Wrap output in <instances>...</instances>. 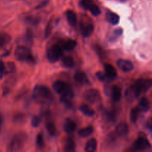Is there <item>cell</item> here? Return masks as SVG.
<instances>
[{
  "mask_svg": "<svg viewBox=\"0 0 152 152\" xmlns=\"http://www.w3.org/2000/svg\"><path fill=\"white\" fill-rule=\"evenodd\" d=\"M80 4H81L83 8L88 10L94 16H96L100 14V9L94 2L93 0H82L80 1Z\"/></svg>",
  "mask_w": 152,
  "mask_h": 152,
  "instance_id": "obj_8",
  "label": "cell"
},
{
  "mask_svg": "<svg viewBox=\"0 0 152 152\" xmlns=\"http://www.w3.org/2000/svg\"><path fill=\"white\" fill-rule=\"evenodd\" d=\"M94 25L90 22H83L80 24V31H81L82 35L85 37H88L93 34Z\"/></svg>",
  "mask_w": 152,
  "mask_h": 152,
  "instance_id": "obj_11",
  "label": "cell"
},
{
  "mask_svg": "<svg viewBox=\"0 0 152 152\" xmlns=\"http://www.w3.org/2000/svg\"><path fill=\"white\" fill-rule=\"evenodd\" d=\"M53 88L56 93L62 95V101L67 105L71 104L74 97V92L68 83L61 80H56L53 83Z\"/></svg>",
  "mask_w": 152,
  "mask_h": 152,
  "instance_id": "obj_3",
  "label": "cell"
},
{
  "mask_svg": "<svg viewBox=\"0 0 152 152\" xmlns=\"http://www.w3.org/2000/svg\"><path fill=\"white\" fill-rule=\"evenodd\" d=\"M15 56L16 59L21 62H28L35 63V59L33 56L31 50L26 46L19 45L15 50Z\"/></svg>",
  "mask_w": 152,
  "mask_h": 152,
  "instance_id": "obj_5",
  "label": "cell"
},
{
  "mask_svg": "<svg viewBox=\"0 0 152 152\" xmlns=\"http://www.w3.org/2000/svg\"><path fill=\"white\" fill-rule=\"evenodd\" d=\"M105 19L111 25H117L120 22V16L118 14L112 11H107L105 14Z\"/></svg>",
  "mask_w": 152,
  "mask_h": 152,
  "instance_id": "obj_15",
  "label": "cell"
},
{
  "mask_svg": "<svg viewBox=\"0 0 152 152\" xmlns=\"http://www.w3.org/2000/svg\"><path fill=\"white\" fill-rule=\"evenodd\" d=\"M47 2H48V1H43V2L41 4H39V5L37 6V7H36V8H41V7H43V6L46 5V4H47Z\"/></svg>",
  "mask_w": 152,
  "mask_h": 152,
  "instance_id": "obj_40",
  "label": "cell"
},
{
  "mask_svg": "<svg viewBox=\"0 0 152 152\" xmlns=\"http://www.w3.org/2000/svg\"><path fill=\"white\" fill-rule=\"evenodd\" d=\"M139 107L141 111L147 112L150 108L149 100L146 97H142L139 102Z\"/></svg>",
  "mask_w": 152,
  "mask_h": 152,
  "instance_id": "obj_26",
  "label": "cell"
},
{
  "mask_svg": "<svg viewBox=\"0 0 152 152\" xmlns=\"http://www.w3.org/2000/svg\"><path fill=\"white\" fill-rule=\"evenodd\" d=\"M97 148V141L95 138L89 140L86 145L85 151L86 152H94Z\"/></svg>",
  "mask_w": 152,
  "mask_h": 152,
  "instance_id": "obj_20",
  "label": "cell"
},
{
  "mask_svg": "<svg viewBox=\"0 0 152 152\" xmlns=\"http://www.w3.org/2000/svg\"><path fill=\"white\" fill-rule=\"evenodd\" d=\"M74 80L79 84L81 85H86L89 83V80L88 78L87 75L83 71H78L74 74Z\"/></svg>",
  "mask_w": 152,
  "mask_h": 152,
  "instance_id": "obj_14",
  "label": "cell"
},
{
  "mask_svg": "<svg viewBox=\"0 0 152 152\" xmlns=\"http://www.w3.org/2000/svg\"><path fill=\"white\" fill-rule=\"evenodd\" d=\"M117 65L121 71L124 72H129L134 69V65L130 60L120 59L117 60Z\"/></svg>",
  "mask_w": 152,
  "mask_h": 152,
  "instance_id": "obj_12",
  "label": "cell"
},
{
  "mask_svg": "<svg viewBox=\"0 0 152 152\" xmlns=\"http://www.w3.org/2000/svg\"><path fill=\"white\" fill-rule=\"evenodd\" d=\"M37 145H38L39 148H42L44 147V145H45L44 138H43V135L42 133H39L38 135H37Z\"/></svg>",
  "mask_w": 152,
  "mask_h": 152,
  "instance_id": "obj_31",
  "label": "cell"
},
{
  "mask_svg": "<svg viewBox=\"0 0 152 152\" xmlns=\"http://www.w3.org/2000/svg\"><path fill=\"white\" fill-rule=\"evenodd\" d=\"M80 110L83 114H85L86 116H88V117H92L95 113L94 110L91 107L89 106L88 105H86V104L82 105L80 107Z\"/></svg>",
  "mask_w": 152,
  "mask_h": 152,
  "instance_id": "obj_23",
  "label": "cell"
},
{
  "mask_svg": "<svg viewBox=\"0 0 152 152\" xmlns=\"http://www.w3.org/2000/svg\"><path fill=\"white\" fill-rule=\"evenodd\" d=\"M75 142L72 137H69L66 140L64 146V151L67 152H71L75 151Z\"/></svg>",
  "mask_w": 152,
  "mask_h": 152,
  "instance_id": "obj_22",
  "label": "cell"
},
{
  "mask_svg": "<svg viewBox=\"0 0 152 152\" xmlns=\"http://www.w3.org/2000/svg\"><path fill=\"white\" fill-rule=\"evenodd\" d=\"M148 128H149V129H151V119L150 118L149 120H148Z\"/></svg>",
  "mask_w": 152,
  "mask_h": 152,
  "instance_id": "obj_41",
  "label": "cell"
},
{
  "mask_svg": "<svg viewBox=\"0 0 152 152\" xmlns=\"http://www.w3.org/2000/svg\"><path fill=\"white\" fill-rule=\"evenodd\" d=\"M123 31L122 28H119L115 29L113 31L112 34H111V37H110V40H111V41H114V40H116L117 38H119V37L123 34Z\"/></svg>",
  "mask_w": 152,
  "mask_h": 152,
  "instance_id": "obj_30",
  "label": "cell"
},
{
  "mask_svg": "<svg viewBox=\"0 0 152 152\" xmlns=\"http://www.w3.org/2000/svg\"><path fill=\"white\" fill-rule=\"evenodd\" d=\"M46 129H47L48 132L50 134L51 136H54L56 133V126L53 122L48 121L46 123Z\"/></svg>",
  "mask_w": 152,
  "mask_h": 152,
  "instance_id": "obj_29",
  "label": "cell"
},
{
  "mask_svg": "<svg viewBox=\"0 0 152 152\" xmlns=\"http://www.w3.org/2000/svg\"><path fill=\"white\" fill-rule=\"evenodd\" d=\"M51 31H52V23H51V20H50L48 22V23L47 24V25H46L45 30V37L46 38L50 36V33H51Z\"/></svg>",
  "mask_w": 152,
  "mask_h": 152,
  "instance_id": "obj_33",
  "label": "cell"
},
{
  "mask_svg": "<svg viewBox=\"0 0 152 152\" xmlns=\"http://www.w3.org/2000/svg\"><path fill=\"white\" fill-rule=\"evenodd\" d=\"M33 99L37 103L46 105L52 102L53 99V94L48 86H37L33 91Z\"/></svg>",
  "mask_w": 152,
  "mask_h": 152,
  "instance_id": "obj_1",
  "label": "cell"
},
{
  "mask_svg": "<svg viewBox=\"0 0 152 152\" xmlns=\"http://www.w3.org/2000/svg\"><path fill=\"white\" fill-rule=\"evenodd\" d=\"M84 98L89 103L93 104L96 103L100 100L101 95L98 90L94 88H91L85 91Z\"/></svg>",
  "mask_w": 152,
  "mask_h": 152,
  "instance_id": "obj_7",
  "label": "cell"
},
{
  "mask_svg": "<svg viewBox=\"0 0 152 152\" xmlns=\"http://www.w3.org/2000/svg\"><path fill=\"white\" fill-rule=\"evenodd\" d=\"M15 71H16V65L13 62H7L6 63L4 62V69H3L4 76L12 74Z\"/></svg>",
  "mask_w": 152,
  "mask_h": 152,
  "instance_id": "obj_21",
  "label": "cell"
},
{
  "mask_svg": "<svg viewBox=\"0 0 152 152\" xmlns=\"http://www.w3.org/2000/svg\"><path fill=\"white\" fill-rule=\"evenodd\" d=\"M96 77H97L98 80H99L100 81H105L108 78V76L106 75L105 73L102 72V71H99V72L96 73Z\"/></svg>",
  "mask_w": 152,
  "mask_h": 152,
  "instance_id": "obj_34",
  "label": "cell"
},
{
  "mask_svg": "<svg viewBox=\"0 0 152 152\" xmlns=\"http://www.w3.org/2000/svg\"><path fill=\"white\" fill-rule=\"evenodd\" d=\"M62 64L66 68H73L75 65V61H74V58L72 56L67 55V56H65L62 58Z\"/></svg>",
  "mask_w": 152,
  "mask_h": 152,
  "instance_id": "obj_25",
  "label": "cell"
},
{
  "mask_svg": "<svg viewBox=\"0 0 152 152\" xmlns=\"http://www.w3.org/2000/svg\"><path fill=\"white\" fill-rule=\"evenodd\" d=\"M27 140H28V137L25 133L19 132V133L16 134L13 137L10 142H9L8 146H7V151L11 152L22 151L26 143Z\"/></svg>",
  "mask_w": 152,
  "mask_h": 152,
  "instance_id": "obj_4",
  "label": "cell"
},
{
  "mask_svg": "<svg viewBox=\"0 0 152 152\" xmlns=\"http://www.w3.org/2000/svg\"><path fill=\"white\" fill-rule=\"evenodd\" d=\"M151 86L150 79H140L126 91V96L129 99L137 98L142 94L146 92Z\"/></svg>",
  "mask_w": 152,
  "mask_h": 152,
  "instance_id": "obj_2",
  "label": "cell"
},
{
  "mask_svg": "<svg viewBox=\"0 0 152 152\" xmlns=\"http://www.w3.org/2000/svg\"><path fill=\"white\" fill-rule=\"evenodd\" d=\"M76 123L74 121L71 119L68 118L66 119V120L65 121V123H64V130L67 132V133H72L73 132H74L76 129Z\"/></svg>",
  "mask_w": 152,
  "mask_h": 152,
  "instance_id": "obj_18",
  "label": "cell"
},
{
  "mask_svg": "<svg viewBox=\"0 0 152 152\" xmlns=\"http://www.w3.org/2000/svg\"><path fill=\"white\" fill-rule=\"evenodd\" d=\"M10 36L6 33H0V48L4 47L10 41Z\"/></svg>",
  "mask_w": 152,
  "mask_h": 152,
  "instance_id": "obj_28",
  "label": "cell"
},
{
  "mask_svg": "<svg viewBox=\"0 0 152 152\" xmlns=\"http://www.w3.org/2000/svg\"><path fill=\"white\" fill-rule=\"evenodd\" d=\"M129 132V126L126 123H120L116 127L115 130L113 132L112 134L110 135L111 138L116 139L117 137H123L127 135Z\"/></svg>",
  "mask_w": 152,
  "mask_h": 152,
  "instance_id": "obj_9",
  "label": "cell"
},
{
  "mask_svg": "<svg viewBox=\"0 0 152 152\" xmlns=\"http://www.w3.org/2000/svg\"><path fill=\"white\" fill-rule=\"evenodd\" d=\"M77 42L74 39H69L67 40H62V41H61L59 43V46L62 48V50H73L77 46Z\"/></svg>",
  "mask_w": 152,
  "mask_h": 152,
  "instance_id": "obj_13",
  "label": "cell"
},
{
  "mask_svg": "<svg viewBox=\"0 0 152 152\" xmlns=\"http://www.w3.org/2000/svg\"><path fill=\"white\" fill-rule=\"evenodd\" d=\"M94 49H95V50L96 51V53H98V55H99V57L102 58V56H103V50H102V49L101 48L100 46H99L96 45L94 46Z\"/></svg>",
  "mask_w": 152,
  "mask_h": 152,
  "instance_id": "obj_37",
  "label": "cell"
},
{
  "mask_svg": "<svg viewBox=\"0 0 152 152\" xmlns=\"http://www.w3.org/2000/svg\"><path fill=\"white\" fill-rule=\"evenodd\" d=\"M2 124H3V116H2V114L0 113V134H1V132Z\"/></svg>",
  "mask_w": 152,
  "mask_h": 152,
  "instance_id": "obj_39",
  "label": "cell"
},
{
  "mask_svg": "<svg viewBox=\"0 0 152 152\" xmlns=\"http://www.w3.org/2000/svg\"><path fill=\"white\" fill-rule=\"evenodd\" d=\"M62 48L59 44H56L50 47L47 51V58L49 62L54 63L60 59L62 56Z\"/></svg>",
  "mask_w": 152,
  "mask_h": 152,
  "instance_id": "obj_6",
  "label": "cell"
},
{
  "mask_svg": "<svg viewBox=\"0 0 152 152\" xmlns=\"http://www.w3.org/2000/svg\"><path fill=\"white\" fill-rule=\"evenodd\" d=\"M40 122H41V120H40V117L39 116H34L32 117V120H31V125H32L33 127L37 128L40 124Z\"/></svg>",
  "mask_w": 152,
  "mask_h": 152,
  "instance_id": "obj_32",
  "label": "cell"
},
{
  "mask_svg": "<svg viewBox=\"0 0 152 152\" xmlns=\"http://www.w3.org/2000/svg\"><path fill=\"white\" fill-rule=\"evenodd\" d=\"M94 132V128L92 126H88V127L83 128V129H80L78 132L79 136L82 137H87L90 136Z\"/></svg>",
  "mask_w": 152,
  "mask_h": 152,
  "instance_id": "obj_27",
  "label": "cell"
},
{
  "mask_svg": "<svg viewBox=\"0 0 152 152\" xmlns=\"http://www.w3.org/2000/svg\"><path fill=\"white\" fill-rule=\"evenodd\" d=\"M151 147V144L148 140L145 137H139L134 143L133 148L135 151H143L146 150Z\"/></svg>",
  "mask_w": 152,
  "mask_h": 152,
  "instance_id": "obj_10",
  "label": "cell"
},
{
  "mask_svg": "<svg viewBox=\"0 0 152 152\" xmlns=\"http://www.w3.org/2000/svg\"><path fill=\"white\" fill-rule=\"evenodd\" d=\"M111 96L113 100L117 102L122 97V90L121 88L118 86H114L111 89Z\"/></svg>",
  "mask_w": 152,
  "mask_h": 152,
  "instance_id": "obj_19",
  "label": "cell"
},
{
  "mask_svg": "<svg viewBox=\"0 0 152 152\" xmlns=\"http://www.w3.org/2000/svg\"><path fill=\"white\" fill-rule=\"evenodd\" d=\"M25 119V115L22 114H18L14 116V121L15 122H22Z\"/></svg>",
  "mask_w": 152,
  "mask_h": 152,
  "instance_id": "obj_36",
  "label": "cell"
},
{
  "mask_svg": "<svg viewBox=\"0 0 152 152\" xmlns=\"http://www.w3.org/2000/svg\"><path fill=\"white\" fill-rule=\"evenodd\" d=\"M26 39L28 40V42H32L33 40V32L31 31V29H28L26 32Z\"/></svg>",
  "mask_w": 152,
  "mask_h": 152,
  "instance_id": "obj_35",
  "label": "cell"
},
{
  "mask_svg": "<svg viewBox=\"0 0 152 152\" xmlns=\"http://www.w3.org/2000/svg\"><path fill=\"white\" fill-rule=\"evenodd\" d=\"M141 112V109L140 108V107H134L132 109L130 114V118L131 120H132V123H135L137 121L138 118H139L140 114Z\"/></svg>",
  "mask_w": 152,
  "mask_h": 152,
  "instance_id": "obj_24",
  "label": "cell"
},
{
  "mask_svg": "<svg viewBox=\"0 0 152 152\" xmlns=\"http://www.w3.org/2000/svg\"><path fill=\"white\" fill-rule=\"evenodd\" d=\"M65 15H66L67 20H68V23L72 27L76 26L77 22V17L75 12L73 11L72 10H68L65 12Z\"/></svg>",
  "mask_w": 152,
  "mask_h": 152,
  "instance_id": "obj_17",
  "label": "cell"
},
{
  "mask_svg": "<svg viewBox=\"0 0 152 152\" xmlns=\"http://www.w3.org/2000/svg\"><path fill=\"white\" fill-rule=\"evenodd\" d=\"M3 69H4V62L0 60V78H2L4 77L3 74Z\"/></svg>",
  "mask_w": 152,
  "mask_h": 152,
  "instance_id": "obj_38",
  "label": "cell"
},
{
  "mask_svg": "<svg viewBox=\"0 0 152 152\" xmlns=\"http://www.w3.org/2000/svg\"><path fill=\"white\" fill-rule=\"evenodd\" d=\"M104 67H105V74L108 76V78L111 79V80H114V79H115L117 77V71H116L115 68L112 65L106 63L105 64Z\"/></svg>",
  "mask_w": 152,
  "mask_h": 152,
  "instance_id": "obj_16",
  "label": "cell"
}]
</instances>
